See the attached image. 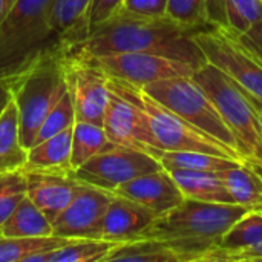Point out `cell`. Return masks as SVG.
I'll return each instance as SVG.
<instances>
[{
  "label": "cell",
  "instance_id": "cell-1",
  "mask_svg": "<svg viewBox=\"0 0 262 262\" xmlns=\"http://www.w3.org/2000/svg\"><path fill=\"white\" fill-rule=\"evenodd\" d=\"M203 29L209 28L187 26L169 17L140 15L121 6L84 40L61 51V55L94 58L120 52H147L184 61L198 69L207 63L195 40V34Z\"/></svg>",
  "mask_w": 262,
  "mask_h": 262
},
{
  "label": "cell",
  "instance_id": "cell-2",
  "mask_svg": "<svg viewBox=\"0 0 262 262\" xmlns=\"http://www.w3.org/2000/svg\"><path fill=\"white\" fill-rule=\"evenodd\" d=\"M249 210L239 204L184 198L172 210L158 215L140 239L167 243L183 262H213L223 235Z\"/></svg>",
  "mask_w": 262,
  "mask_h": 262
},
{
  "label": "cell",
  "instance_id": "cell-3",
  "mask_svg": "<svg viewBox=\"0 0 262 262\" xmlns=\"http://www.w3.org/2000/svg\"><path fill=\"white\" fill-rule=\"evenodd\" d=\"M55 0H15L0 25V80L12 81L54 49L51 15Z\"/></svg>",
  "mask_w": 262,
  "mask_h": 262
},
{
  "label": "cell",
  "instance_id": "cell-4",
  "mask_svg": "<svg viewBox=\"0 0 262 262\" xmlns=\"http://www.w3.org/2000/svg\"><path fill=\"white\" fill-rule=\"evenodd\" d=\"M192 78L221 112L236 140L244 163L262 175L261 123L247 91L210 63L198 68Z\"/></svg>",
  "mask_w": 262,
  "mask_h": 262
},
{
  "label": "cell",
  "instance_id": "cell-5",
  "mask_svg": "<svg viewBox=\"0 0 262 262\" xmlns=\"http://www.w3.org/2000/svg\"><path fill=\"white\" fill-rule=\"evenodd\" d=\"M109 88L143 111L157 144L155 150H196L244 163L236 150L193 127L184 118L149 97L143 89L112 77H109Z\"/></svg>",
  "mask_w": 262,
  "mask_h": 262
},
{
  "label": "cell",
  "instance_id": "cell-6",
  "mask_svg": "<svg viewBox=\"0 0 262 262\" xmlns=\"http://www.w3.org/2000/svg\"><path fill=\"white\" fill-rule=\"evenodd\" d=\"M11 86L18 111L20 140L29 149L41 121L68 91L61 54L43 57L29 71L12 80Z\"/></svg>",
  "mask_w": 262,
  "mask_h": 262
},
{
  "label": "cell",
  "instance_id": "cell-7",
  "mask_svg": "<svg viewBox=\"0 0 262 262\" xmlns=\"http://www.w3.org/2000/svg\"><path fill=\"white\" fill-rule=\"evenodd\" d=\"M140 89L184 118L193 127L239 154L236 140L221 112L192 77H172L149 83Z\"/></svg>",
  "mask_w": 262,
  "mask_h": 262
},
{
  "label": "cell",
  "instance_id": "cell-8",
  "mask_svg": "<svg viewBox=\"0 0 262 262\" xmlns=\"http://www.w3.org/2000/svg\"><path fill=\"white\" fill-rule=\"evenodd\" d=\"M158 169L161 164L149 152L114 146L97 154L71 173L84 184L114 192L124 183Z\"/></svg>",
  "mask_w": 262,
  "mask_h": 262
},
{
  "label": "cell",
  "instance_id": "cell-9",
  "mask_svg": "<svg viewBox=\"0 0 262 262\" xmlns=\"http://www.w3.org/2000/svg\"><path fill=\"white\" fill-rule=\"evenodd\" d=\"M195 40L207 63L262 100V66L233 37L220 28H209L196 32Z\"/></svg>",
  "mask_w": 262,
  "mask_h": 262
},
{
  "label": "cell",
  "instance_id": "cell-10",
  "mask_svg": "<svg viewBox=\"0 0 262 262\" xmlns=\"http://www.w3.org/2000/svg\"><path fill=\"white\" fill-rule=\"evenodd\" d=\"M86 60L94 61L107 77L137 88L172 77H192L196 71L184 61L147 52H120Z\"/></svg>",
  "mask_w": 262,
  "mask_h": 262
},
{
  "label": "cell",
  "instance_id": "cell-11",
  "mask_svg": "<svg viewBox=\"0 0 262 262\" xmlns=\"http://www.w3.org/2000/svg\"><path fill=\"white\" fill-rule=\"evenodd\" d=\"M68 91L72 97L77 121L103 126L109 103V77L91 60L61 55Z\"/></svg>",
  "mask_w": 262,
  "mask_h": 262
},
{
  "label": "cell",
  "instance_id": "cell-12",
  "mask_svg": "<svg viewBox=\"0 0 262 262\" xmlns=\"http://www.w3.org/2000/svg\"><path fill=\"white\" fill-rule=\"evenodd\" d=\"M114 193L81 184L69 206L52 223V233L63 238H95Z\"/></svg>",
  "mask_w": 262,
  "mask_h": 262
},
{
  "label": "cell",
  "instance_id": "cell-13",
  "mask_svg": "<svg viewBox=\"0 0 262 262\" xmlns=\"http://www.w3.org/2000/svg\"><path fill=\"white\" fill-rule=\"evenodd\" d=\"M109 91V103L103 120L107 138L117 146L140 149L149 154L155 150L157 144L143 111L111 88Z\"/></svg>",
  "mask_w": 262,
  "mask_h": 262
},
{
  "label": "cell",
  "instance_id": "cell-14",
  "mask_svg": "<svg viewBox=\"0 0 262 262\" xmlns=\"http://www.w3.org/2000/svg\"><path fill=\"white\" fill-rule=\"evenodd\" d=\"M26 195L54 223L69 206L81 187V181L71 172L61 170H25Z\"/></svg>",
  "mask_w": 262,
  "mask_h": 262
},
{
  "label": "cell",
  "instance_id": "cell-15",
  "mask_svg": "<svg viewBox=\"0 0 262 262\" xmlns=\"http://www.w3.org/2000/svg\"><path fill=\"white\" fill-rule=\"evenodd\" d=\"M112 193L137 201L152 210L157 216L172 210L184 200L173 177L164 167L137 177L115 189Z\"/></svg>",
  "mask_w": 262,
  "mask_h": 262
},
{
  "label": "cell",
  "instance_id": "cell-16",
  "mask_svg": "<svg viewBox=\"0 0 262 262\" xmlns=\"http://www.w3.org/2000/svg\"><path fill=\"white\" fill-rule=\"evenodd\" d=\"M155 218L157 215L147 207L114 193L98 226L97 239H106L117 244L140 239Z\"/></svg>",
  "mask_w": 262,
  "mask_h": 262
},
{
  "label": "cell",
  "instance_id": "cell-17",
  "mask_svg": "<svg viewBox=\"0 0 262 262\" xmlns=\"http://www.w3.org/2000/svg\"><path fill=\"white\" fill-rule=\"evenodd\" d=\"M209 23L230 32H246L262 20V0H206Z\"/></svg>",
  "mask_w": 262,
  "mask_h": 262
},
{
  "label": "cell",
  "instance_id": "cell-18",
  "mask_svg": "<svg viewBox=\"0 0 262 262\" xmlns=\"http://www.w3.org/2000/svg\"><path fill=\"white\" fill-rule=\"evenodd\" d=\"M170 175L173 177L184 198L206 201V203L236 204L223 181L221 172L170 170Z\"/></svg>",
  "mask_w": 262,
  "mask_h": 262
},
{
  "label": "cell",
  "instance_id": "cell-19",
  "mask_svg": "<svg viewBox=\"0 0 262 262\" xmlns=\"http://www.w3.org/2000/svg\"><path fill=\"white\" fill-rule=\"evenodd\" d=\"M72 130L66 129L45 141H40L28 149V160L23 170H61L72 172L71 169V147Z\"/></svg>",
  "mask_w": 262,
  "mask_h": 262
},
{
  "label": "cell",
  "instance_id": "cell-20",
  "mask_svg": "<svg viewBox=\"0 0 262 262\" xmlns=\"http://www.w3.org/2000/svg\"><path fill=\"white\" fill-rule=\"evenodd\" d=\"M28 160V149L20 140L18 111L14 98L0 115V173L23 170Z\"/></svg>",
  "mask_w": 262,
  "mask_h": 262
},
{
  "label": "cell",
  "instance_id": "cell-21",
  "mask_svg": "<svg viewBox=\"0 0 262 262\" xmlns=\"http://www.w3.org/2000/svg\"><path fill=\"white\" fill-rule=\"evenodd\" d=\"M51 235H54L52 223L28 198V195L0 226L2 238H34Z\"/></svg>",
  "mask_w": 262,
  "mask_h": 262
},
{
  "label": "cell",
  "instance_id": "cell-22",
  "mask_svg": "<svg viewBox=\"0 0 262 262\" xmlns=\"http://www.w3.org/2000/svg\"><path fill=\"white\" fill-rule=\"evenodd\" d=\"M150 155H154L161 167L166 170H213L221 172L239 164H244L241 161L218 157L206 152H196V150H152Z\"/></svg>",
  "mask_w": 262,
  "mask_h": 262
},
{
  "label": "cell",
  "instance_id": "cell-23",
  "mask_svg": "<svg viewBox=\"0 0 262 262\" xmlns=\"http://www.w3.org/2000/svg\"><path fill=\"white\" fill-rule=\"evenodd\" d=\"M223 181L233 201L250 210H262V175L247 164L221 170Z\"/></svg>",
  "mask_w": 262,
  "mask_h": 262
},
{
  "label": "cell",
  "instance_id": "cell-24",
  "mask_svg": "<svg viewBox=\"0 0 262 262\" xmlns=\"http://www.w3.org/2000/svg\"><path fill=\"white\" fill-rule=\"evenodd\" d=\"M183 262L180 253L167 243L158 239H135L115 246L104 262Z\"/></svg>",
  "mask_w": 262,
  "mask_h": 262
},
{
  "label": "cell",
  "instance_id": "cell-25",
  "mask_svg": "<svg viewBox=\"0 0 262 262\" xmlns=\"http://www.w3.org/2000/svg\"><path fill=\"white\" fill-rule=\"evenodd\" d=\"M114 144L103 126L91 121H75L72 130V147H71V169L75 170L89 161L97 154L114 147Z\"/></svg>",
  "mask_w": 262,
  "mask_h": 262
},
{
  "label": "cell",
  "instance_id": "cell-26",
  "mask_svg": "<svg viewBox=\"0 0 262 262\" xmlns=\"http://www.w3.org/2000/svg\"><path fill=\"white\" fill-rule=\"evenodd\" d=\"M77 239V238H74ZM72 238L63 236H34V238H2L0 262H29L35 255L49 253L71 243Z\"/></svg>",
  "mask_w": 262,
  "mask_h": 262
},
{
  "label": "cell",
  "instance_id": "cell-27",
  "mask_svg": "<svg viewBox=\"0 0 262 262\" xmlns=\"http://www.w3.org/2000/svg\"><path fill=\"white\" fill-rule=\"evenodd\" d=\"M117 243L95 238H77L46 255V262H97L106 259Z\"/></svg>",
  "mask_w": 262,
  "mask_h": 262
},
{
  "label": "cell",
  "instance_id": "cell-28",
  "mask_svg": "<svg viewBox=\"0 0 262 262\" xmlns=\"http://www.w3.org/2000/svg\"><path fill=\"white\" fill-rule=\"evenodd\" d=\"M262 241V210L253 209L244 213L221 238L220 249L235 252Z\"/></svg>",
  "mask_w": 262,
  "mask_h": 262
},
{
  "label": "cell",
  "instance_id": "cell-29",
  "mask_svg": "<svg viewBox=\"0 0 262 262\" xmlns=\"http://www.w3.org/2000/svg\"><path fill=\"white\" fill-rule=\"evenodd\" d=\"M75 121H77L75 106H74V101H72L69 91H66V94L60 98V101L51 109V112L41 121V124H40V127L34 137L32 146L63 132L66 129L74 127Z\"/></svg>",
  "mask_w": 262,
  "mask_h": 262
},
{
  "label": "cell",
  "instance_id": "cell-30",
  "mask_svg": "<svg viewBox=\"0 0 262 262\" xmlns=\"http://www.w3.org/2000/svg\"><path fill=\"white\" fill-rule=\"evenodd\" d=\"M26 196L25 170L0 173V226Z\"/></svg>",
  "mask_w": 262,
  "mask_h": 262
},
{
  "label": "cell",
  "instance_id": "cell-31",
  "mask_svg": "<svg viewBox=\"0 0 262 262\" xmlns=\"http://www.w3.org/2000/svg\"><path fill=\"white\" fill-rule=\"evenodd\" d=\"M166 17L196 28H215L209 23L206 0H167Z\"/></svg>",
  "mask_w": 262,
  "mask_h": 262
},
{
  "label": "cell",
  "instance_id": "cell-32",
  "mask_svg": "<svg viewBox=\"0 0 262 262\" xmlns=\"http://www.w3.org/2000/svg\"><path fill=\"white\" fill-rule=\"evenodd\" d=\"M123 3H124V0H91L88 12H86V31H88V35L98 25H101L109 17H112L123 6Z\"/></svg>",
  "mask_w": 262,
  "mask_h": 262
},
{
  "label": "cell",
  "instance_id": "cell-33",
  "mask_svg": "<svg viewBox=\"0 0 262 262\" xmlns=\"http://www.w3.org/2000/svg\"><path fill=\"white\" fill-rule=\"evenodd\" d=\"M223 31H226L230 37H233L262 66V20L252 25L246 32L236 34V32H230L227 29H223Z\"/></svg>",
  "mask_w": 262,
  "mask_h": 262
},
{
  "label": "cell",
  "instance_id": "cell-34",
  "mask_svg": "<svg viewBox=\"0 0 262 262\" xmlns=\"http://www.w3.org/2000/svg\"><path fill=\"white\" fill-rule=\"evenodd\" d=\"M262 261V241L235 252H224L218 247L213 262H256Z\"/></svg>",
  "mask_w": 262,
  "mask_h": 262
},
{
  "label": "cell",
  "instance_id": "cell-35",
  "mask_svg": "<svg viewBox=\"0 0 262 262\" xmlns=\"http://www.w3.org/2000/svg\"><path fill=\"white\" fill-rule=\"evenodd\" d=\"M123 8L147 17H166L167 0H124Z\"/></svg>",
  "mask_w": 262,
  "mask_h": 262
},
{
  "label": "cell",
  "instance_id": "cell-36",
  "mask_svg": "<svg viewBox=\"0 0 262 262\" xmlns=\"http://www.w3.org/2000/svg\"><path fill=\"white\" fill-rule=\"evenodd\" d=\"M14 98L12 94V86L11 81L8 80H0V115L5 111V107L9 104V101Z\"/></svg>",
  "mask_w": 262,
  "mask_h": 262
},
{
  "label": "cell",
  "instance_id": "cell-37",
  "mask_svg": "<svg viewBox=\"0 0 262 262\" xmlns=\"http://www.w3.org/2000/svg\"><path fill=\"white\" fill-rule=\"evenodd\" d=\"M15 0H0V25L3 21V18L6 17V14L9 12V9L12 8Z\"/></svg>",
  "mask_w": 262,
  "mask_h": 262
},
{
  "label": "cell",
  "instance_id": "cell-38",
  "mask_svg": "<svg viewBox=\"0 0 262 262\" xmlns=\"http://www.w3.org/2000/svg\"><path fill=\"white\" fill-rule=\"evenodd\" d=\"M247 94H249V98H250L252 104L255 106V109H256V112H258V117H259V123H261V132H262V100L256 98V97H255V95H252L250 92H247Z\"/></svg>",
  "mask_w": 262,
  "mask_h": 262
}]
</instances>
